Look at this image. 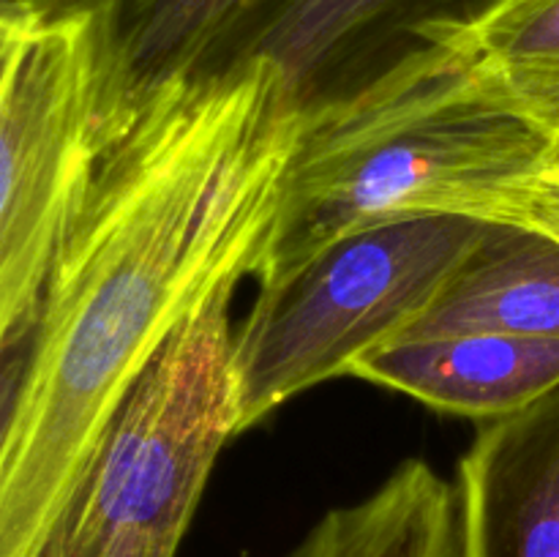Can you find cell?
Instances as JSON below:
<instances>
[{"mask_svg": "<svg viewBox=\"0 0 559 557\" xmlns=\"http://www.w3.org/2000/svg\"><path fill=\"white\" fill-rule=\"evenodd\" d=\"M300 107L249 58L175 87L102 158L5 360L0 557H55L120 404L180 322L254 271Z\"/></svg>", "mask_w": 559, "mask_h": 557, "instance_id": "1", "label": "cell"}, {"mask_svg": "<svg viewBox=\"0 0 559 557\" xmlns=\"http://www.w3.org/2000/svg\"><path fill=\"white\" fill-rule=\"evenodd\" d=\"M551 137L491 96L467 58L424 44L300 109L257 284L333 240L407 216L508 222Z\"/></svg>", "mask_w": 559, "mask_h": 557, "instance_id": "2", "label": "cell"}, {"mask_svg": "<svg viewBox=\"0 0 559 557\" xmlns=\"http://www.w3.org/2000/svg\"><path fill=\"white\" fill-rule=\"evenodd\" d=\"M213 289L169 336L104 431L55 557H175L207 478L240 435L233 298Z\"/></svg>", "mask_w": 559, "mask_h": 557, "instance_id": "3", "label": "cell"}, {"mask_svg": "<svg viewBox=\"0 0 559 557\" xmlns=\"http://www.w3.org/2000/svg\"><path fill=\"white\" fill-rule=\"evenodd\" d=\"M93 16L47 0H0V347L14 358L49 271L98 173Z\"/></svg>", "mask_w": 559, "mask_h": 557, "instance_id": "4", "label": "cell"}, {"mask_svg": "<svg viewBox=\"0 0 559 557\" xmlns=\"http://www.w3.org/2000/svg\"><path fill=\"white\" fill-rule=\"evenodd\" d=\"M486 224L440 213L374 224L260 284L235 328L240 435L320 382L349 377L360 355L402 336Z\"/></svg>", "mask_w": 559, "mask_h": 557, "instance_id": "5", "label": "cell"}, {"mask_svg": "<svg viewBox=\"0 0 559 557\" xmlns=\"http://www.w3.org/2000/svg\"><path fill=\"white\" fill-rule=\"evenodd\" d=\"M93 16L107 156L175 87L233 66L289 0H47Z\"/></svg>", "mask_w": 559, "mask_h": 557, "instance_id": "6", "label": "cell"}, {"mask_svg": "<svg viewBox=\"0 0 559 557\" xmlns=\"http://www.w3.org/2000/svg\"><path fill=\"white\" fill-rule=\"evenodd\" d=\"M500 0H289L238 60L276 66L298 107L473 25ZM235 60V63H238Z\"/></svg>", "mask_w": 559, "mask_h": 557, "instance_id": "7", "label": "cell"}, {"mask_svg": "<svg viewBox=\"0 0 559 557\" xmlns=\"http://www.w3.org/2000/svg\"><path fill=\"white\" fill-rule=\"evenodd\" d=\"M453 486L459 557H559V388L480 424Z\"/></svg>", "mask_w": 559, "mask_h": 557, "instance_id": "8", "label": "cell"}, {"mask_svg": "<svg viewBox=\"0 0 559 557\" xmlns=\"http://www.w3.org/2000/svg\"><path fill=\"white\" fill-rule=\"evenodd\" d=\"M349 377L486 424L522 413L559 388V339L467 333L393 342L360 355Z\"/></svg>", "mask_w": 559, "mask_h": 557, "instance_id": "9", "label": "cell"}, {"mask_svg": "<svg viewBox=\"0 0 559 557\" xmlns=\"http://www.w3.org/2000/svg\"><path fill=\"white\" fill-rule=\"evenodd\" d=\"M467 333L559 339V238L527 224L489 222L440 293L393 342Z\"/></svg>", "mask_w": 559, "mask_h": 557, "instance_id": "10", "label": "cell"}, {"mask_svg": "<svg viewBox=\"0 0 559 557\" xmlns=\"http://www.w3.org/2000/svg\"><path fill=\"white\" fill-rule=\"evenodd\" d=\"M289 557H459L456 486L404 459L371 495L331 508Z\"/></svg>", "mask_w": 559, "mask_h": 557, "instance_id": "11", "label": "cell"}, {"mask_svg": "<svg viewBox=\"0 0 559 557\" xmlns=\"http://www.w3.org/2000/svg\"><path fill=\"white\" fill-rule=\"evenodd\" d=\"M435 44L456 49L478 69L559 74V0H500Z\"/></svg>", "mask_w": 559, "mask_h": 557, "instance_id": "12", "label": "cell"}, {"mask_svg": "<svg viewBox=\"0 0 559 557\" xmlns=\"http://www.w3.org/2000/svg\"><path fill=\"white\" fill-rule=\"evenodd\" d=\"M478 76L491 96L516 109L549 137L559 134V74L478 69Z\"/></svg>", "mask_w": 559, "mask_h": 557, "instance_id": "13", "label": "cell"}, {"mask_svg": "<svg viewBox=\"0 0 559 557\" xmlns=\"http://www.w3.org/2000/svg\"><path fill=\"white\" fill-rule=\"evenodd\" d=\"M500 224H527V227L540 229L559 238V183L546 178L544 173L533 180L519 205L508 216V222Z\"/></svg>", "mask_w": 559, "mask_h": 557, "instance_id": "14", "label": "cell"}, {"mask_svg": "<svg viewBox=\"0 0 559 557\" xmlns=\"http://www.w3.org/2000/svg\"><path fill=\"white\" fill-rule=\"evenodd\" d=\"M544 175L559 183V134H551V145H549V156H546Z\"/></svg>", "mask_w": 559, "mask_h": 557, "instance_id": "15", "label": "cell"}]
</instances>
